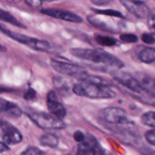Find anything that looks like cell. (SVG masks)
I'll return each instance as SVG.
<instances>
[{
    "label": "cell",
    "mask_w": 155,
    "mask_h": 155,
    "mask_svg": "<svg viewBox=\"0 0 155 155\" xmlns=\"http://www.w3.org/2000/svg\"><path fill=\"white\" fill-rule=\"evenodd\" d=\"M71 54L82 60L88 61L95 64H102L106 66L121 68L124 67V63L114 55L97 49L74 48L71 50Z\"/></svg>",
    "instance_id": "obj_1"
},
{
    "label": "cell",
    "mask_w": 155,
    "mask_h": 155,
    "mask_svg": "<svg viewBox=\"0 0 155 155\" xmlns=\"http://www.w3.org/2000/svg\"><path fill=\"white\" fill-rule=\"evenodd\" d=\"M73 93L80 97H86L92 99H111L117 94L110 86L81 81L73 87Z\"/></svg>",
    "instance_id": "obj_2"
},
{
    "label": "cell",
    "mask_w": 155,
    "mask_h": 155,
    "mask_svg": "<svg viewBox=\"0 0 155 155\" xmlns=\"http://www.w3.org/2000/svg\"><path fill=\"white\" fill-rule=\"evenodd\" d=\"M26 115L37 126L46 130H58L65 128L63 120L56 118L51 113L39 112L28 109L26 111Z\"/></svg>",
    "instance_id": "obj_3"
},
{
    "label": "cell",
    "mask_w": 155,
    "mask_h": 155,
    "mask_svg": "<svg viewBox=\"0 0 155 155\" xmlns=\"http://www.w3.org/2000/svg\"><path fill=\"white\" fill-rule=\"evenodd\" d=\"M0 30L12 39L18 41L21 43L24 44V45H27V46L33 49V50H36V51L46 52L50 49L49 43L46 40H44L30 37V36L16 33V32L10 31V30H5L1 26H0Z\"/></svg>",
    "instance_id": "obj_4"
},
{
    "label": "cell",
    "mask_w": 155,
    "mask_h": 155,
    "mask_svg": "<svg viewBox=\"0 0 155 155\" xmlns=\"http://www.w3.org/2000/svg\"><path fill=\"white\" fill-rule=\"evenodd\" d=\"M50 64H51V66L52 67L53 69H54L60 74L75 78L79 79L80 81L83 80L88 74L87 71L85 70L83 67L74 65V64L53 59L50 60Z\"/></svg>",
    "instance_id": "obj_5"
},
{
    "label": "cell",
    "mask_w": 155,
    "mask_h": 155,
    "mask_svg": "<svg viewBox=\"0 0 155 155\" xmlns=\"http://www.w3.org/2000/svg\"><path fill=\"white\" fill-rule=\"evenodd\" d=\"M99 115L104 121L113 125H129L127 112L119 107H107L100 110Z\"/></svg>",
    "instance_id": "obj_6"
},
{
    "label": "cell",
    "mask_w": 155,
    "mask_h": 155,
    "mask_svg": "<svg viewBox=\"0 0 155 155\" xmlns=\"http://www.w3.org/2000/svg\"><path fill=\"white\" fill-rule=\"evenodd\" d=\"M114 78L116 81L131 91L134 95H139L145 91L136 78H134L125 71H115L113 73Z\"/></svg>",
    "instance_id": "obj_7"
},
{
    "label": "cell",
    "mask_w": 155,
    "mask_h": 155,
    "mask_svg": "<svg viewBox=\"0 0 155 155\" xmlns=\"http://www.w3.org/2000/svg\"><path fill=\"white\" fill-rule=\"evenodd\" d=\"M79 153L80 155H103L104 150L97 140L92 135L86 137L84 141L79 146Z\"/></svg>",
    "instance_id": "obj_8"
},
{
    "label": "cell",
    "mask_w": 155,
    "mask_h": 155,
    "mask_svg": "<svg viewBox=\"0 0 155 155\" xmlns=\"http://www.w3.org/2000/svg\"><path fill=\"white\" fill-rule=\"evenodd\" d=\"M47 106L51 115L61 120H63L67 115V110L62 103L58 100L56 93L54 91L48 92L47 94Z\"/></svg>",
    "instance_id": "obj_9"
},
{
    "label": "cell",
    "mask_w": 155,
    "mask_h": 155,
    "mask_svg": "<svg viewBox=\"0 0 155 155\" xmlns=\"http://www.w3.org/2000/svg\"><path fill=\"white\" fill-rule=\"evenodd\" d=\"M120 2L126 9H128L137 18H147L151 11L144 2H140L138 0H120Z\"/></svg>",
    "instance_id": "obj_10"
},
{
    "label": "cell",
    "mask_w": 155,
    "mask_h": 155,
    "mask_svg": "<svg viewBox=\"0 0 155 155\" xmlns=\"http://www.w3.org/2000/svg\"><path fill=\"white\" fill-rule=\"evenodd\" d=\"M41 13L52 17V18H58V19L69 21V22L81 23L83 21L81 17L70 11L55 9H45L41 10Z\"/></svg>",
    "instance_id": "obj_11"
},
{
    "label": "cell",
    "mask_w": 155,
    "mask_h": 155,
    "mask_svg": "<svg viewBox=\"0 0 155 155\" xmlns=\"http://www.w3.org/2000/svg\"><path fill=\"white\" fill-rule=\"evenodd\" d=\"M2 131V141L7 145H14V144H19L22 141L23 138L21 132L9 123H8L3 128Z\"/></svg>",
    "instance_id": "obj_12"
},
{
    "label": "cell",
    "mask_w": 155,
    "mask_h": 155,
    "mask_svg": "<svg viewBox=\"0 0 155 155\" xmlns=\"http://www.w3.org/2000/svg\"><path fill=\"white\" fill-rule=\"evenodd\" d=\"M53 84L56 91L59 94L66 97L69 95L73 91V87L71 82L68 79L62 77H54L53 78Z\"/></svg>",
    "instance_id": "obj_13"
},
{
    "label": "cell",
    "mask_w": 155,
    "mask_h": 155,
    "mask_svg": "<svg viewBox=\"0 0 155 155\" xmlns=\"http://www.w3.org/2000/svg\"><path fill=\"white\" fill-rule=\"evenodd\" d=\"M58 138L56 135L51 133H47L42 135L39 138V143L43 147H55L58 144Z\"/></svg>",
    "instance_id": "obj_14"
},
{
    "label": "cell",
    "mask_w": 155,
    "mask_h": 155,
    "mask_svg": "<svg viewBox=\"0 0 155 155\" xmlns=\"http://www.w3.org/2000/svg\"><path fill=\"white\" fill-rule=\"evenodd\" d=\"M139 58L144 63H152L155 62V48L147 47L139 53Z\"/></svg>",
    "instance_id": "obj_15"
},
{
    "label": "cell",
    "mask_w": 155,
    "mask_h": 155,
    "mask_svg": "<svg viewBox=\"0 0 155 155\" xmlns=\"http://www.w3.org/2000/svg\"><path fill=\"white\" fill-rule=\"evenodd\" d=\"M0 21L8 22L9 24H12V25L16 26V27H25L24 25H23L18 20H17L12 14L2 9H0Z\"/></svg>",
    "instance_id": "obj_16"
},
{
    "label": "cell",
    "mask_w": 155,
    "mask_h": 155,
    "mask_svg": "<svg viewBox=\"0 0 155 155\" xmlns=\"http://www.w3.org/2000/svg\"><path fill=\"white\" fill-rule=\"evenodd\" d=\"M141 122L145 126L155 129V112L154 111H148L142 114L141 116Z\"/></svg>",
    "instance_id": "obj_17"
},
{
    "label": "cell",
    "mask_w": 155,
    "mask_h": 155,
    "mask_svg": "<svg viewBox=\"0 0 155 155\" xmlns=\"http://www.w3.org/2000/svg\"><path fill=\"white\" fill-rule=\"evenodd\" d=\"M95 40L101 46H113L117 43V40L110 36H101V35H96Z\"/></svg>",
    "instance_id": "obj_18"
},
{
    "label": "cell",
    "mask_w": 155,
    "mask_h": 155,
    "mask_svg": "<svg viewBox=\"0 0 155 155\" xmlns=\"http://www.w3.org/2000/svg\"><path fill=\"white\" fill-rule=\"evenodd\" d=\"M5 113L6 115L12 117V118H19L22 115V111L18 107V105H16L14 103H12V104L10 105V106H9V108L8 109L7 112Z\"/></svg>",
    "instance_id": "obj_19"
},
{
    "label": "cell",
    "mask_w": 155,
    "mask_h": 155,
    "mask_svg": "<svg viewBox=\"0 0 155 155\" xmlns=\"http://www.w3.org/2000/svg\"><path fill=\"white\" fill-rule=\"evenodd\" d=\"M93 10L100 15H108V16L117 17V18H124L122 13L116 10H112V9H93Z\"/></svg>",
    "instance_id": "obj_20"
},
{
    "label": "cell",
    "mask_w": 155,
    "mask_h": 155,
    "mask_svg": "<svg viewBox=\"0 0 155 155\" xmlns=\"http://www.w3.org/2000/svg\"><path fill=\"white\" fill-rule=\"evenodd\" d=\"M88 21L91 24H92L95 27H98V28H101V29H104V30H106V29H108L109 27L106 25L105 24L102 22L100 19H98V18L95 16H88L87 18Z\"/></svg>",
    "instance_id": "obj_21"
},
{
    "label": "cell",
    "mask_w": 155,
    "mask_h": 155,
    "mask_svg": "<svg viewBox=\"0 0 155 155\" xmlns=\"http://www.w3.org/2000/svg\"><path fill=\"white\" fill-rule=\"evenodd\" d=\"M120 39L121 41L127 43H137L139 38L136 34L133 33H123L120 36Z\"/></svg>",
    "instance_id": "obj_22"
},
{
    "label": "cell",
    "mask_w": 155,
    "mask_h": 155,
    "mask_svg": "<svg viewBox=\"0 0 155 155\" xmlns=\"http://www.w3.org/2000/svg\"><path fill=\"white\" fill-rule=\"evenodd\" d=\"M147 22L150 30L152 33H155V9L150 11L148 17H147Z\"/></svg>",
    "instance_id": "obj_23"
},
{
    "label": "cell",
    "mask_w": 155,
    "mask_h": 155,
    "mask_svg": "<svg viewBox=\"0 0 155 155\" xmlns=\"http://www.w3.org/2000/svg\"><path fill=\"white\" fill-rule=\"evenodd\" d=\"M20 155H42V152L40 151L39 149L36 148V147H30L26 149Z\"/></svg>",
    "instance_id": "obj_24"
},
{
    "label": "cell",
    "mask_w": 155,
    "mask_h": 155,
    "mask_svg": "<svg viewBox=\"0 0 155 155\" xmlns=\"http://www.w3.org/2000/svg\"><path fill=\"white\" fill-rule=\"evenodd\" d=\"M145 139L149 144L155 146V129L148 131L145 135Z\"/></svg>",
    "instance_id": "obj_25"
},
{
    "label": "cell",
    "mask_w": 155,
    "mask_h": 155,
    "mask_svg": "<svg viewBox=\"0 0 155 155\" xmlns=\"http://www.w3.org/2000/svg\"><path fill=\"white\" fill-rule=\"evenodd\" d=\"M142 40L147 44H154L155 43V38L153 35L149 33H144L142 36Z\"/></svg>",
    "instance_id": "obj_26"
},
{
    "label": "cell",
    "mask_w": 155,
    "mask_h": 155,
    "mask_svg": "<svg viewBox=\"0 0 155 155\" xmlns=\"http://www.w3.org/2000/svg\"><path fill=\"white\" fill-rule=\"evenodd\" d=\"M11 104H12V102H9L7 100H5V99L0 97V112H7Z\"/></svg>",
    "instance_id": "obj_27"
},
{
    "label": "cell",
    "mask_w": 155,
    "mask_h": 155,
    "mask_svg": "<svg viewBox=\"0 0 155 155\" xmlns=\"http://www.w3.org/2000/svg\"><path fill=\"white\" fill-rule=\"evenodd\" d=\"M24 2L30 7L39 8L42 5V0H24Z\"/></svg>",
    "instance_id": "obj_28"
},
{
    "label": "cell",
    "mask_w": 155,
    "mask_h": 155,
    "mask_svg": "<svg viewBox=\"0 0 155 155\" xmlns=\"http://www.w3.org/2000/svg\"><path fill=\"white\" fill-rule=\"evenodd\" d=\"M74 138L76 141H77V142L79 143H81L84 141L85 138H86V136H85L84 133H83L81 131H77V132H75V133H74Z\"/></svg>",
    "instance_id": "obj_29"
},
{
    "label": "cell",
    "mask_w": 155,
    "mask_h": 155,
    "mask_svg": "<svg viewBox=\"0 0 155 155\" xmlns=\"http://www.w3.org/2000/svg\"><path fill=\"white\" fill-rule=\"evenodd\" d=\"M24 99L27 100H33L36 97V91H34L33 89H28V91L24 94Z\"/></svg>",
    "instance_id": "obj_30"
},
{
    "label": "cell",
    "mask_w": 155,
    "mask_h": 155,
    "mask_svg": "<svg viewBox=\"0 0 155 155\" xmlns=\"http://www.w3.org/2000/svg\"><path fill=\"white\" fill-rule=\"evenodd\" d=\"M92 3H93L95 5L101 6V5H105L109 4L111 0H90Z\"/></svg>",
    "instance_id": "obj_31"
},
{
    "label": "cell",
    "mask_w": 155,
    "mask_h": 155,
    "mask_svg": "<svg viewBox=\"0 0 155 155\" xmlns=\"http://www.w3.org/2000/svg\"><path fill=\"white\" fill-rule=\"evenodd\" d=\"M8 150H9L8 146L3 141H0V153H3Z\"/></svg>",
    "instance_id": "obj_32"
},
{
    "label": "cell",
    "mask_w": 155,
    "mask_h": 155,
    "mask_svg": "<svg viewBox=\"0 0 155 155\" xmlns=\"http://www.w3.org/2000/svg\"><path fill=\"white\" fill-rule=\"evenodd\" d=\"M8 122H7L6 121H5L3 119H2L1 117H0V128H1L2 129L3 128H4L5 126L6 125L8 124Z\"/></svg>",
    "instance_id": "obj_33"
},
{
    "label": "cell",
    "mask_w": 155,
    "mask_h": 155,
    "mask_svg": "<svg viewBox=\"0 0 155 155\" xmlns=\"http://www.w3.org/2000/svg\"><path fill=\"white\" fill-rule=\"evenodd\" d=\"M8 2L11 3V4H18V3L21 2H24V0H6Z\"/></svg>",
    "instance_id": "obj_34"
},
{
    "label": "cell",
    "mask_w": 155,
    "mask_h": 155,
    "mask_svg": "<svg viewBox=\"0 0 155 155\" xmlns=\"http://www.w3.org/2000/svg\"><path fill=\"white\" fill-rule=\"evenodd\" d=\"M6 51V48L4 46L1 45L0 44V52H5Z\"/></svg>",
    "instance_id": "obj_35"
},
{
    "label": "cell",
    "mask_w": 155,
    "mask_h": 155,
    "mask_svg": "<svg viewBox=\"0 0 155 155\" xmlns=\"http://www.w3.org/2000/svg\"><path fill=\"white\" fill-rule=\"evenodd\" d=\"M42 1H45V2H54V1H58V0H42Z\"/></svg>",
    "instance_id": "obj_36"
}]
</instances>
